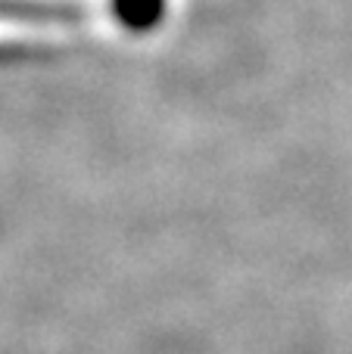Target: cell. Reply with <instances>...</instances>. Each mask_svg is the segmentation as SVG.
Wrapping results in <instances>:
<instances>
[{"label":"cell","mask_w":352,"mask_h":354,"mask_svg":"<svg viewBox=\"0 0 352 354\" xmlns=\"http://www.w3.org/2000/svg\"><path fill=\"white\" fill-rule=\"evenodd\" d=\"M66 16V6L35 3V0H0V19H12V22H56Z\"/></svg>","instance_id":"cell-1"},{"label":"cell","mask_w":352,"mask_h":354,"mask_svg":"<svg viewBox=\"0 0 352 354\" xmlns=\"http://www.w3.org/2000/svg\"><path fill=\"white\" fill-rule=\"evenodd\" d=\"M118 16L128 25H150L162 10V0H116Z\"/></svg>","instance_id":"cell-2"}]
</instances>
